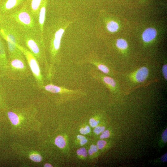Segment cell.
I'll use <instances>...</instances> for the list:
<instances>
[{
  "label": "cell",
  "mask_w": 167,
  "mask_h": 167,
  "mask_svg": "<svg viewBox=\"0 0 167 167\" xmlns=\"http://www.w3.org/2000/svg\"><path fill=\"white\" fill-rule=\"evenodd\" d=\"M8 21L22 33L29 32H39L38 24L36 19L29 11L27 3L20 8L13 11L5 16Z\"/></svg>",
  "instance_id": "cell-1"
},
{
  "label": "cell",
  "mask_w": 167,
  "mask_h": 167,
  "mask_svg": "<svg viewBox=\"0 0 167 167\" xmlns=\"http://www.w3.org/2000/svg\"><path fill=\"white\" fill-rule=\"evenodd\" d=\"M0 35L7 43L9 58L24 56L17 46L21 43L22 33L14 25L7 20L0 24Z\"/></svg>",
  "instance_id": "cell-2"
},
{
  "label": "cell",
  "mask_w": 167,
  "mask_h": 167,
  "mask_svg": "<svg viewBox=\"0 0 167 167\" xmlns=\"http://www.w3.org/2000/svg\"><path fill=\"white\" fill-rule=\"evenodd\" d=\"M26 48L37 60L39 62L44 64L47 72L49 64L46 58L44 50V44L39 32L22 33L21 42Z\"/></svg>",
  "instance_id": "cell-3"
},
{
  "label": "cell",
  "mask_w": 167,
  "mask_h": 167,
  "mask_svg": "<svg viewBox=\"0 0 167 167\" xmlns=\"http://www.w3.org/2000/svg\"><path fill=\"white\" fill-rule=\"evenodd\" d=\"M24 56L8 59L6 76L13 79H21L28 75L29 69Z\"/></svg>",
  "instance_id": "cell-4"
},
{
  "label": "cell",
  "mask_w": 167,
  "mask_h": 167,
  "mask_svg": "<svg viewBox=\"0 0 167 167\" xmlns=\"http://www.w3.org/2000/svg\"><path fill=\"white\" fill-rule=\"evenodd\" d=\"M41 87L47 92L57 95L59 98L63 100L74 99L87 95L86 92L82 89H70L51 83L43 85Z\"/></svg>",
  "instance_id": "cell-5"
},
{
  "label": "cell",
  "mask_w": 167,
  "mask_h": 167,
  "mask_svg": "<svg viewBox=\"0 0 167 167\" xmlns=\"http://www.w3.org/2000/svg\"><path fill=\"white\" fill-rule=\"evenodd\" d=\"M17 46L25 57L33 76L39 86L41 87L44 85V80L38 61L33 55L24 47L20 44L17 45Z\"/></svg>",
  "instance_id": "cell-6"
},
{
  "label": "cell",
  "mask_w": 167,
  "mask_h": 167,
  "mask_svg": "<svg viewBox=\"0 0 167 167\" xmlns=\"http://www.w3.org/2000/svg\"><path fill=\"white\" fill-rule=\"evenodd\" d=\"M88 73L94 79L102 83L111 92L116 91L117 82L111 77L101 72L95 67H91L88 71Z\"/></svg>",
  "instance_id": "cell-7"
},
{
  "label": "cell",
  "mask_w": 167,
  "mask_h": 167,
  "mask_svg": "<svg viewBox=\"0 0 167 167\" xmlns=\"http://www.w3.org/2000/svg\"><path fill=\"white\" fill-rule=\"evenodd\" d=\"M87 63L93 65L97 70L105 75H111L112 74L111 69L108 65L91 56L79 61L77 64L79 65H81Z\"/></svg>",
  "instance_id": "cell-8"
},
{
  "label": "cell",
  "mask_w": 167,
  "mask_h": 167,
  "mask_svg": "<svg viewBox=\"0 0 167 167\" xmlns=\"http://www.w3.org/2000/svg\"><path fill=\"white\" fill-rule=\"evenodd\" d=\"M24 0H0V12L5 16L13 11V10Z\"/></svg>",
  "instance_id": "cell-9"
},
{
  "label": "cell",
  "mask_w": 167,
  "mask_h": 167,
  "mask_svg": "<svg viewBox=\"0 0 167 167\" xmlns=\"http://www.w3.org/2000/svg\"><path fill=\"white\" fill-rule=\"evenodd\" d=\"M149 74L148 69L146 66L141 67L131 73L129 75L130 79L133 82L141 83L147 78Z\"/></svg>",
  "instance_id": "cell-10"
},
{
  "label": "cell",
  "mask_w": 167,
  "mask_h": 167,
  "mask_svg": "<svg viewBox=\"0 0 167 167\" xmlns=\"http://www.w3.org/2000/svg\"><path fill=\"white\" fill-rule=\"evenodd\" d=\"M0 35V77L5 76L8 59L4 45Z\"/></svg>",
  "instance_id": "cell-11"
},
{
  "label": "cell",
  "mask_w": 167,
  "mask_h": 167,
  "mask_svg": "<svg viewBox=\"0 0 167 167\" xmlns=\"http://www.w3.org/2000/svg\"><path fill=\"white\" fill-rule=\"evenodd\" d=\"M47 0H43L41 6L38 16V25L40 30V35L43 39V26L45 19Z\"/></svg>",
  "instance_id": "cell-12"
},
{
  "label": "cell",
  "mask_w": 167,
  "mask_h": 167,
  "mask_svg": "<svg viewBox=\"0 0 167 167\" xmlns=\"http://www.w3.org/2000/svg\"><path fill=\"white\" fill-rule=\"evenodd\" d=\"M157 33L156 29L154 28L149 27L145 29L142 35L143 41L145 44L151 43L156 37Z\"/></svg>",
  "instance_id": "cell-13"
},
{
  "label": "cell",
  "mask_w": 167,
  "mask_h": 167,
  "mask_svg": "<svg viewBox=\"0 0 167 167\" xmlns=\"http://www.w3.org/2000/svg\"><path fill=\"white\" fill-rule=\"evenodd\" d=\"M43 1V0H30L28 6L27 5L30 12L36 19L38 18L40 7Z\"/></svg>",
  "instance_id": "cell-14"
},
{
  "label": "cell",
  "mask_w": 167,
  "mask_h": 167,
  "mask_svg": "<svg viewBox=\"0 0 167 167\" xmlns=\"http://www.w3.org/2000/svg\"><path fill=\"white\" fill-rule=\"evenodd\" d=\"M116 45L119 50L122 53H125L127 51L128 46L127 41L122 38H118L117 40Z\"/></svg>",
  "instance_id": "cell-15"
},
{
  "label": "cell",
  "mask_w": 167,
  "mask_h": 167,
  "mask_svg": "<svg viewBox=\"0 0 167 167\" xmlns=\"http://www.w3.org/2000/svg\"><path fill=\"white\" fill-rule=\"evenodd\" d=\"M106 28L110 32L114 33L117 32L119 28L118 23L114 20L109 21L106 24Z\"/></svg>",
  "instance_id": "cell-16"
},
{
  "label": "cell",
  "mask_w": 167,
  "mask_h": 167,
  "mask_svg": "<svg viewBox=\"0 0 167 167\" xmlns=\"http://www.w3.org/2000/svg\"><path fill=\"white\" fill-rule=\"evenodd\" d=\"M7 114L9 118L13 125H17L19 123V118L15 113L9 111L8 112Z\"/></svg>",
  "instance_id": "cell-17"
},
{
  "label": "cell",
  "mask_w": 167,
  "mask_h": 167,
  "mask_svg": "<svg viewBox=\"0 0 167 167\" xmlns=\"http://www.w3.org/2000/svg\"><path fill=\"white\" fill-rule=\"evenodd\" d=\"M55 143L58 147L62 148L65 146L66 143L63 137L62 136H59L55 139Z\"/></svg>",
  "instance_id": "cell-18"
},
{
  "label": "cell",
  "mask_w": 167,
  "mask_h": 167,
  "mask_svg": "<svg viewBox=\"0 0 167 167\" xmlns=\"http://www.w3.org/2000/svg\"><path fill=\"white\" fill-rule=\"evenodd\" d=\"M30 159L35 162H39L41 161L42 157L41 156L37 154H33L29 156Z\"/></svg>",
  "instance_id": "cell-19"
},
{
  "label": "cell",
  "mask_w": 167,
  "mask_h": 167,
  "mask_svg": "<svg viewBox=\"0 0 167 167\" xmlns=\"http://www.w3.org/2000/svg\"><path fill=\"white\" fill-rule=\"evenodd\" d=\"M77 154L79 156L86 157L87 155V153L86 149L82 148L78 149L77 151Z\"/></svg>",
  "instance_id": "cell-20"
},
{
  "label": "cell",
  "mask_w": 167,
  "mask_h": 167,
  "mask_svg": "<svg viewBox=\"0 0 167 167\" xmlns=\"http://www.w3.org/2000/svg\"><path fill=\"white\" fill-rule=\"evenodd\" d=\"M97 150L98 148L96 145H92L88 150V154L90 156L92 155L93 153L96 152L97 151Z\"/></svg>",
  "instance_id": "cell-21"
},
{
  "label": "cell",
  "mask_w": 167,
  "mask_h": 167,
  "mask_svg": "<svg viewBox=\"0 0 167 167\" xmlns=\"http://www.w3.org/2000/svg\"><path fill=\"white\" fill-rule=\"evenodd\" d=\"M77 138L80 140V144L82 146L86 144L87 142V139L83 135H79L77 136Z\"/></svg>",
  "instance_id": "cell-22"
},
{
  "label": "cell",
  "mask_w": 167,
  "mask_h": 167,
  "mask_svg": "<svg viewBox=\"0 0 167 167\" xmlns=\"http://www.w3.org/2000/svg\"><path fill=\"white\" fill-rule=\"evenodd\" d=\"M104 126H96L94 130V131L96 134H99L102 133L105 130Z\"/></svg>",
  "instance_id": "cell-23"
},
{
  "label": "cell",
  "mask_w": 167,
  "mask_h": 167,
  "mask_svg": "<svg viewBox=\"0 0 167 167\" xmlns=\"http://www.w3.org/2000/svg\"><path fill=\"white\" fill-rule=\"evenodd\" d=\"M162 72L163 76L165 80L167 79V65L166 63L165 64L162 66Z\"/></svg>",
  "instance_id": "cell-24"
},
{
  "label": "cell",
  "mask_w": 167,
  "mask_h": 167,
  "mask_svg": "<svg viewBox=\"0 0 167 167\" xmlns=\"http://www.w3.org/2000/svg\"><path fill=\"white\" fill-rule=\"evenodd\" d=\"M90 131V127L87 126L85 127L81 128L80 130V133L82 134H86L89 133Z\"/></svg>",
  "instance_id": "cell-25"
},
{
  "label": "cell",
  "mask_w": 167,
  "mask_h": 167,
  "mask_svg": "<svg viewBox=\"0 0 167 167\" xmlns=\"http://www.w3.org/2000/svg\"><path fill=\"white\" fill-rule=\"evenodd\" d=\"M106 143V141L103 140H99L97 143V146L99 149L103 148Z\"/></svg>",
  "instance_id": "cell-26"
},
{
  "label": "cell",
  "mask_w": 167,
  "mask_h": 167,
  "mask_svg": "<svg viewBox=\"0 0 167 167\" xmlns=\"http://www.w3.org/2000/svg\"><path fill=\"white\" fill-rule=\"evenodd\" d=\"M110 133L109 131L108 130L104 131L101 134L100 136V138L101 139L106 138L109 137Z\"/></svg>",
  "instance_id": "cell-27"
},
{
  "label": "cell",
  "mask_w": 167,
  "mask_h": 167,
  "mask_svg": "<svg viewBox=\"0 0 167 167\" xmlns=\"http://www.w3.org/2000/svg\"><path fill=\"white\" fill-rule=\"evenodd\" d=\"M89 122L91 126L93 127L96 126L98 123V122L93 118L90 119Z\"/></svg>",
  "instance_id": "cell-28"
},
{
  "label": "cell",
  "mask_w": 167,
  "mask_h": 167,
  "mask_svg": "<svg viewBox=\"0 0 167 167\" xmlns=\"http://www.w3.org/2000/svg\"><path fill=\"white\" fill-rule=\"evenodd\" d=\"M5 93V91L2 84L0 82V100L4 96Z\"/></svg>",
  "instance_id": "cell-29"
},
{
  "label": "cell",
  "mask_w": 167,
  "mask_h": 167,
  "mask_svg": "<svg viewBox=\"0 0 167 167\" xmlns=\"http://www.w3.org/2000/svg\"><path fill=\"white\" fill-rule=\"evenodd\" d=\"M167 129H166L163 132L162 135V139L165 143H166L167 142Z\"/></svg>",
  "instance_id": "cell-30"
},
{
  "label": "cell",
  "mask_w": 167,
  "mask_h": 167,
  "mask_svg": "<svg viewBox=\"0 0 167 167\" xmlns=\"http://www.w3.org/2000/svg\"><path fill=\"white\" fill-rule=\"evenodd\" d=\"M6 21L5 16L0 12V24L4 23Z\"/></svg>",
  "instance_id": "cell-31"
},
{
  "label": "cell",
  "mask_w": 167,
  "mask_h": 167,
  "mask_svg": "<svg viewBox=\"0 0 167 167\" xmlns=\"http://www.w3.org/2000/svg\"><path fill=\"white\" fill-rule=\"evenodd\" d=\"M161 160L163 162L167 161V153L165 154L161 157Z\"/></svg>",
  "instance_id": "cell-32"
},
{
  "label": "cell",
  "mask_w": 167,
  "mask_h": 167,
  "mask_svg": "<svg viewBox=\"0 0 167 167\" xmlns=\"http://www.w3.org/2000/svg\"><path fill=\"white\" fill-rule=\"evenodd\" d=\"M44 166L46 167H52V165L49 163H46L45 164Z\"/></svg>",
  "instance_id": "cell-33"
}]
</instances>
